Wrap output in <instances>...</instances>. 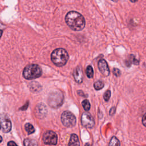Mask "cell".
Wrapping results in <instances>:
<instances>
[{"label":"cell","mask_w":146,"mask_h":146,"mask_svg":"<svg viewBox=\"0 0 146 146\" xmlns=\"http://www.w3.org/2000/svg\"><path fill=\"white\" fill-rule=\"evenodd\" d=\"M36 115L40 118H42L45 116L47 113L46 107L43 104H39L35 108Z\"/></svg>","instance_id":"8fae6325"},{"label":"cell","mask_w":146,"mask_h":146,"mask_svg":"<svg viewBox=\"0 0 146 146\" xmlns=\"http://www.w3.org/2000/svg\"><path fill=\"white\" fill-rule=\"evenodd\" d=\"M142 123L146 127V113L142 117Z\"/></svg>","instance_id":"44dd1931"},{"label":"cell","mask_w":146,"mask_h":146,"mask_svg":"<svg viewBox=\"0 0 146 146\" xmlns=\"http://www.w3.org/2000/svg\"><path fill=\"white\" fill-rule=\"evenodd\" d=\"M98 67L100 72L105 76L110 75V69L107 62L104 59H100L98 62Z\"/></svg>","instance_id":"9c48e42d"},{"label":"cell","mask_w":146,"mask_h":146,"mask_svg":"<svg viewBox=\"0 0 146 146\" xmlns=\"http://www.w3.org/2000/svg\"><path fill=\"white\" fill-rule=\"evenodd\" d=\"M81 123L83 127L91 128L95 125V120L90 113L84 112L82 113L81 116Z\"/></svg>","instance_id":"52a82bcc"},{"label":"cell","mask_w":146,"mask_h":146,"mask_svg":"<svg viewBox=\"0 0 146 146\" xmlns=\"http://www.w3.org/2000/svg\"><path fill=\"white\" fill-rule=\"evenodd\" d=\"M86 72V75H87V76L88 78H92L93 77V76H94V70H93V68H92L91 66L88 65L87 67Z\"/></svg>","instance_id":"9a60e30c"},{"label":"cell","mask_w":146,"mask_h":146,"mask_svg":"<svg viewBox=\"0 0 146 146\" xmlns=\"http://www.w3.org/2000/svg\"><path fill=\"white\" fill-rule=\"evenodd\" d=\"M120 143L119 140L115 137V136H113L110 142L109 143V145H120Z\"/></svg>","instance_id":"ac0fdd59"},{"label":"cell","mask_w":146,"mask_h":146,"mask_svg":"<svg viewBox=\"0 0 146 146\" xmlns=\"http://www.w3.org/2000/svg\"><path fill=\"white\" fill-rule=\"evenodd\" d=\"M7 145H17V144L15 142L11 141L7 143Z\"/></svg>","instance_id":"603a6c76"},{"label":"cell","mask_w":146,"mask_h":146,"mask_svg":"<svg viewBox=\"0 0 146 146\" xmlns=\"http://www.w3.org/2000/svg\"><path fill=\"white\" fill-rule=\"evenodd\" d=\"M113 74H114L116 76H120V74H121V72H120V70H119L118 68H113Z\"/></svg>","instance_id":"ffe728a7"},{"label":"cell","mask_w":146,"mask_h":146,"mask_svg":"<svg viewBox=\"0 0 146 146\" xmlns=\"http://www.w3.org/2000/svg\"><path fill=\"white\" fill-rule=\"evenodd\" d=\"M68 54L67 51L62 48H58L52 51L51 59L52 63L58 67L63 66L68 59Z\"/></svg>","instance_id":"7a4b0ae2"},{"label":"cell","mask_w":146,"mask_h":146,"mask_svg":"<svg viewBox=\"0 0 146 146\" xmlns=\"http://www.w3.org/2000/svg\"><path fill=\"white\" fill-rule=\"evenodd\" d=\"M24 145H37L38 144L35 140L31 139H26L23 143Z\"/></svg>","instance_id":"2e32d148"},{"label":"cell","mask_w":146,"mask_h":146,"mask_svg":"<svg viewBox=\"0 0 146 146\" xmlns=\"http://www.w3.org/2000/svg\"><path fill=\"white\" fill-rule=\"evenodd\" d=\"M43 143L47 145H56L58 141V136L55 132L52 131H47L43 135Z\"/></svg>","instance_id":"8992f818"},{"label":"cell","mask_w":146,"mask_h":146,"mask_svg":"<svg viewBox=\"0 0 146 146\" xmlns=\"http://www.w3.org/2000/svg\"><path fill=\"white\" fill-rule=\"evenodd\" d=\"M65 21L71 29L76 31L83 30L86 25L83 16L75 11L68 12L65 17Z\"/></svg>","instance_id":"6da1fadb"},{"label":"cell","mask_w":146,"mask_h":146,"mask_svg":"<svg viewBox=\"0 0 146 146\" xmlns=\"http://www.w3.org/2000/svg\"><path fill=\"white\" fill-rule=\"evenodd\" d=\"M104 83L102 80H100L96 81L94 84V88L96 90H100L102 89L104 87Z\"/></svg>","instance_id":"5bb4252c"},{"label":"cell","mask_w":146,"mask_h":146,"mask_svg":"<svg viewBox=\"0 0 146 146\" xmlns=\"http://www.w3.org/2000/svg\"><path fill=\"white\" fill-rule=\"evenodd\" d=\"M61 121L65 127H72L75 125L76 119L72 113L68 111H65L61 115Z\"/></svg>","instance_id":"5b68a950"},{"label":"cell","mask_w":146,"mask_h":146,"mask_svg":"<svg viewBox=\"0 0 146 146\" xmlns=\"http://www.w3.org/2000/svg\"><path fill=\"white\" fill-rule=\"evenodd\" d=\"M1 128L5 133H7L11 129V122L6 115L2 114L1 116Z\"/></svg>","instance_id":"ba28073f"},{"label":"cell","mask_w":146,"mask_h":146,"mask_svg":"<svg viewBox=\"0 0 146 146\" xmlns=\"http://www.w3.org/2000/svg\"><path fill=\"white\" fill-rule=\"evenodd\" d=\"M111 1H113V2H117L118 0H111Z\"/></svg>","instance_id":"d4e9b609"},{"label":"cell","mask_w":146,"mask_h":146,"mask_svg":"<svg viewBox=\"0 0 146 146\" xmlns=\"http://www.w3.org/2000/svg\"><path fill=\"white\" fill-rule=\"evenodd\" d=\"M73 76L75 80L78 83H81L83 79V74L82 68L80 66H77L74 70Z\"/></svg>","instance_id":"30bf717a"},{"label":"cell","mask_w":146,"mask_h":146,"mask_svg":"<svg viewBox=\"0 0 146 146\" xmlns=\"http://www.w3.org/2000/svg\"><path fill=\"white\" fill-rule=\"evenodd\" d=\"M131 2H137L138 0H129Z\"/></svg>","instance_id":"cb8c5ba5"},{"label":"cell","mask_w":146,"mask_h":146,"mask_svg":"<svg viewBox=\"0 0 146 146\" xmlns=\"http://www.w3.org/2000/svg\"><path fill=\"white\" fill-rule=\"evenodd\" d=\"M111 96V91L110 90H107V91L104 94L103 98L106 102H108Z\"/></svg>","instance_id":"d6986e66"},{"label":"cell","mask_w":146,"mask_h":146,"mask_svg":"<svg viewBox=\"0 0 146 146\" xmlns=\"http://www.w3.org/2000/svg\"><path fill=\"white\" fill-rule=\"evenodd\" d=\"M25 128L29 135L35 132V128H34L33 125L30 123H26L25 125Z\"/></svg>","instance_id":"4fadbf2b"},{"label":"cell","mask_w":146,"mask_h":146,"mask_svg":"<svg viewBox=\"0 0 146 146\" xmlns=\"http://www.w3.org/2000/svg\"><path fill=\"white\" fill-rule=\"evenodd\" d=\"M68 145H80L78 137L76 134L73 133L71 135L70 141Z\"/></svg>","instance_id":"7c38bea8"},{"label":"cell","mask_w":146,"mask_h":146,"mask_svg":"<svg viewBox=\"0 0 146 146\" xmlns=\"http://www.w3.org/2000/svg\"><path fill=\"white\" fill-rule=\"evenodd\" d=\"M82 105L83 107V108L84 109L85 111H87L90 109L91 107V105L90 103L89 102V101L88 100H84L82 102Z\"/></svg>","instance_id":"e0dca14e"},{"label":"cell","mask_w":146,"mask_h":146,"mask_svg":"<svg viewBox=\"0 0 146 146\" xmlns=\"http://www.w3.org/2000/svg\"><path fill=\"white\" fill-rule=\"evenodd\" d=\"M115 107H112V108H111L110 112H109L110 115H113V114L115 113Z\"/></svg>","instance_id":"7402d4cb"},{"label":"cell","mask_w":146,"mask_h":146,"mask_svg":"<svg viewBox=\"0 0 146 146\" xmlns=\"http://www.w3.org/2000/svg\"><path fill=\"white\" fill-rule=\"evenodd\" d=\"M42 75V69L36 64H30L25 67L23 71V77L27 80L38 78Z\"/></svg>","instance_id":"3957f363"},{"label":"cell","mask_w":146,"mask_h":146,"mask_svg":"<svg viewBox=\"0 0 146 146\" xmlns=\"http://www.w3.org/2000/svg\"><path fill=\"white\" fill-rule=\"evenodd\" d=\"M64 96L63 93L58 90L50 92L48 96V104L52 108H58L63 103Z\"/></svg>","instance_id":"277c9868"}]
</instances>
